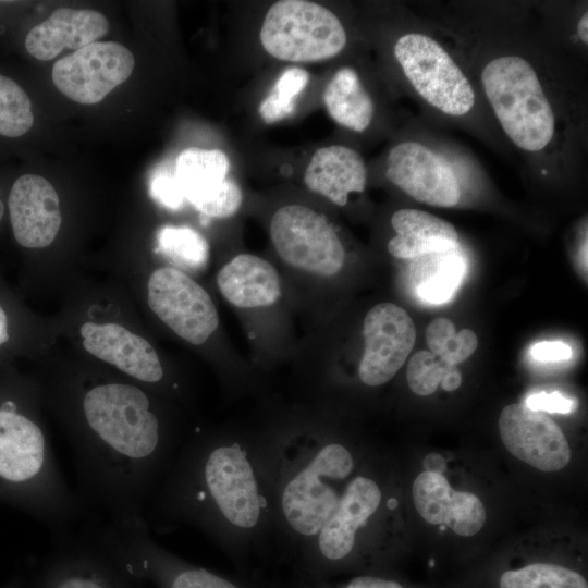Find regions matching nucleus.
Instances as JSON below:
<instances>
[{
	"instance_id": "obj_11",
	"label": "nucleus",
	"mask_w": 588,
	"mask_h": 588,
	"mask_svg": "<svg viewBox=\"0 0 588 588\" xmlns=\"http://www.w3.org/2000/svg\"><path fill=\"white\" fill-rule=\"evenodd\" d=\"M134 66V56L125 46L95 41L59 59L52 69V81L71 100L94 105L124 83Z\"/></svg>"
},
{
	"instance_id": "obj_35",
	"label": "nucleus",
	"mask_w": 588,
	"mask_h": 588,
	"mask_svg": "<svg viewBox=\"0 0 588 588\" xmlns=\"http://www.w3.org/2000/svg\"><path fill=\"white\" fill-rule=\"evenodd\" d=\"M524 404L535 411L549 413H569L575 407V402L565 397L559 392H539L529 395L524 401Z\"/></svg>"
},
{
	"instance_id": "obj_14",
	"label": "nucleus",
	"mask_w": 588,
	"mask_h": 588,
	"mask_svg": "<svg viewBox=\"0 0 588 588\" xmlns=\"http://www.w3.org/2000/svg\"><path fill=\"white\" fill-rule=\"evenodd\" d=\"M228 156L218 149L189 147L176 158L174 173L185 199L207 218H229L242 205L238 185L226 177Z\"/></svg>"
},
{
	"instance_id": "obj_8",
	"label": "nucleus",
	"mask_w": 588,
	"mask_h": 588,
	"mask_svg": "<svg viewBox=\"0 0 588 588\" xmlns=\"http://www.w3.org/2000/svg\"><path fill=\"white\" fill-rule=\"evenodd\" d=\"M93 537L105 550L123 558L130 573L149 575L161 588H254L181 561L155 541L144 517L106 522Z\"/></svg>"
},
{
	"instance_id": "obj_3",
	"label": "nucleus",
	"mask_w": 588,
	"mask_h": 588,
	"mask_svg": "<svg viewBox=\"0 0 588 588\" xmlns=\"http://www.w3.org/2000/svg\"><path fill=\"white\" fill-rule=\"evenodd\" d=\"M279 542L292 562L314 541L357 468L354 452L322 430L261 437Z\"/></svg>"
},
{
	"instance_id": "obj_24",
	"label": "nucleus",
	"mask_w": 588,
	"mask_h": 588,
	"mask_svg": "<svg viewBox=\"0 0 588 588\" xmlns=\"http://www.w3.org/2000/svg\"><path fill=\"white\" fill-rule=\"evenodd\" d=\"M323 102L333 121L354 132L365 131L372 121L373 101L352 68L335 72L324 88Z\"/></svg>"
},
{
	"instance_id": "obj_28",
	"label": "nucleus",
	"mask_w": 588,
	"mask_h": 588,
	"mask_svg": "<svg viewBox=\"0 0 588 588\" xmlns=\"http://www.w3.org/2000/svg\"><path fill=\"white\" fill-rule=\"evenodd\" d=\"M309 82V73L299 66L284 70L277 78L269 95L259 105V115L267 124L290 117L295 109L296 97Z\"/></svg>"
},
{
	"instance_id": "obj_9",
	"label": "nucleus",
	"mask_w": 588,
	"mask_h": 588,
	"mask_svg": "<svg viewBox=\"0 0 588 588\" xmlns=\"http://www.w3.org/2000/svg\"><path fill=\"white\" fill-rule=\"evenodd\" d=\"M394 56L415 90L432 107L449 115H464L475 103L467 77L432 38L409 33L400 37Z\"/></svg>"
},
{
	"instance_id": "obj_32",
	"label": "nucleus",
	"mask_w": 588,
	"mask_h": 588,
	"mask_svg": "<svg viewBox=\"0 0 588 588\" xmlns=\"http://www.w3.org/2000/svg\"><path fill=\"white\" fill-rule=\"evenodd\" d=\"M91 555L66 556L70 569L63 564L62 572L56 576L50 588H111L94 569Z\"/></svg>"
},
{
	"instance_id": "obj_2",
	"label": "nucleus",
	"mask_w": 588,
	"mask_h": 588,
	"mask_svg": "<svg viewBox=\"0 0 588 588\" xmlns=\"http://www.w3.org/2000/svg\"><path fill=\"white\" fill-rule=\"evenodd\" d=\"M78 407L71 441L84 499L107 522L145 518L181 448L137 385L93 384Z\"/></svg>"
},
{
	"instance_id": "obj_22",
	"label": "nucleus",
	"mask_w": 588,
	"mask_h": 588,
	"mask_svg": "<svg viewBox=\"0 0 588 588\" xmlns=\"http://www.w3.org/2000/svg\"><path fill=\"white\" fill-rule=\"evenodd\" d=\"M217 284L228 302L241 308L274 304L281 295L274 267L252 254H241L225 264L217 274Z\"/></svg>"
},
{
	"instance_id": "obj_19",
	"label": "nucleus",
	"mask_w": 588,
	"mask_h": 588,
	"mask_svg": "<svg viewBox=\"0 0 588 588\" xmlns=\"http://www.w3.org/2000/svg\"><path fill=\"white\" fill-rule=\"evenodd\" d=\"M84 348L130 377L158 383L164 372L154 347L144 338L118 323L85 322L81 327Z\"/></svg>"
},
{
	"instance_id": "obj_21",
	"label": "nucleus",
	"mask_w": 588,
	"mask_h": 588,
	"mask_svg": "<svg viewBox=\"0 0 588 588\" xmlns=\"http://www.w3.org/2000/svg\"><path fill=\"white\" fill-rule=\"evenodd\" d=\"M367 170L362 156L342 145L317 149L304 172L307 188L338 206L347 203L350 193H362L366 187Z\"/></svg>"
},
{
	"instance_id": "obj_7",
	"label": "nucleus",
	"mask_w": 588,
	"mask_h": 588,
	"mask_svg": "<svg viewBox=\"0 0 588 588\" xmlns=\"http://www.w3.org/2000/svg\"><path fill=\"white\" fill-rule=\"evenodd\" d=\"M259 39L275 59L309 63L339 54L346 45V33L338 16L319 3L280 0L268 9Z\"/></svg>"
},
{
	"instance_id": "obj_33",
	"label": "nucleus",
	"mask_w": 588,
	"mask_h": 588,
	"mask_svg": "<svg viewBox=\"0 0 588 588\" xmlns=\"http://www.w3.org/2000/svg\"><path fill=\"white\" fill-rule=\"evenodd\" d=\"M149 192L154 200L170 210L181 209L186 200L174 170L168 168H160L155 171L151 176Z\"/></svg>"
},
{
	"instance_id": "obj_18",
	"label": "nucleus",
	"mask_w": 588,
	"mask_h": 588,
	"mask_svg": "<svg viewBox=\"0 0 588 588\" xmlns=\"http://www.w3.org/2000/svg\"><path fill=\"white\" fill-rule=\"evenodd\" d=\"M413 501L429 524L446 525L455 534L470 537L486 522V510L477 495L455 491L443 475L422 471L413 482Z\"/></svg>"
},
{
	"instance_id": "obj_34",
	"label": "nucleus",
	"mask_w": 588,
	"mask_h": 588,
	"mask_svg": "<svg viewBox=\"0 0 588 588\" xmlns=\"http://www.w3.org/2000/svg\"><path fill=\"white\" fill-rule=\"evenodd\" d=\"M285 588H407L402 581L385 576L383 573L370 572L362 573L344 583H332L328 580L319 581H297L294 580Z\"/></svg>"
},
{
	"instance_id": "obj_4",
	"label": "nucleus",
	"mask_w": 588,
	"mask_h": 588,
	"mask_svg": "<svg viewBox=\"0 0 588 588\" xmlns=\"http://www.w3.org/2000/svg\"><path fill=\"white\" fill-rule=\"evenodd\" d=\"M0 502L58 537L68 534L82 512L41 425L13 397L0 401Z\"/></svg>"
},
{
	"instance_id": "obj_15",
	"label": "nucleus",
	"mask_w": 588,
	"mask_h": 588,
	"mask_svg": "<svg viewBox=\"0 0 588 588\" xmlns=\"http://www.w3.org/2000/svg\"><path fill=\"white\" fill-rule=\"evenodd\" d=\"M498 427L507 451L541 471L561 470L571 460L563 431L544 412L510 404L502 409Z\"/></svg>"
},
{
	"instance_id": "obj_29",
	"label": "nucleus",
	"mask_w": 588,
	"mask_h": 588,
	"mask_svg": "<svg viewBox=\"0 0 588 588\" xmlns=\"http://www.w3.org/2000/svg\"><path fill=\"white\" fill-rule=\"evenodd\" d=\"M33 123L29 97L16 82L0 73V135L22 136Z\"/></svg>"
},
{
	"instance_id": "obj_16",
	"label": "nucleus",
	"mask_w": 588,
	"mask_h": 588,
	"mask_svg": "<svg viewBox=\"0 0 588 588\" xmlns=\"http://www.w3.org/2000/svg\"><path fill=\"white\" fill-rule=\"evenodd\" d=\"M385 176L415 200L430 206L453 207L461 197L449 163L416 142H404L390 150Z\"/></svg>"
},
{
	"instance_id": "obj_37",
	"label": "nucleus",
	"mask_w": 588,
	"mask_h": 588,
	"mask_svg": "<svg viewBox=\"0 0 588 588\" xmlns=\"http://www.w3.org/2000/svg\"><path fill=\"white\" fill-rule=\"evenodd\" d=\"M422 466L425 471L443 475L446 469V461L441 454L432 452L425 456Z\"/></svg>"
},
{
	"instance_id": "obj_41",
	"label": "nucleus",
	"mask_w": 588,
	"mask_h": 588,
	"mask_svg": "<svg viewBox=\"0 0 588 588\" xmlns=\"http://www.w3.org/2000/svg\"><path fill=\"white\" fill-rule=\"evenodd\" d=\"M3 213H4V205H3V203H2V200L0 198V221H1L2 217H3Z\"/></svg>"
},
{
	"instance_id": "obj_38",
	"label": "nucleus",
	"mask_w": 588,
	"mask_h": 588,
	"mask_svg": "<svg viewBox=\"0 0 588 588\" xmlns=\"http://www.w3.org/2000/svg\"><path fill=\"white\" fill-rule=\"evenodd\" d=\"M462 383V376L456 366H449L442 380L441 385L445 391H454Z\"/></svg>"
},
{
	"instance_id": "obj_17",
	"label": "nucleus",
	"mask_w": 588,
	"mask_h": 588,
	"mask_svg": "<svg viewBox=\"0 0 588 588\" xmlns=\"http://www.w3.org/2000/svg\"><path fill=\"white\" fill-rule=\"evenodd\" d=\"M12 231L17 243L27 248H42L52 243L61 225L59 197L42 176H20L8 199Z\"/></svg>"
},
{
	"instance_id": "obj_20",
	"label": "nucleus",
	"mask_w": 588,
	"mask_h": 588,
	"mask_svg": "<svg viewBox=\"0 0 588 588\" xmlns=\"http://www.w3.org/2000/svg\"><path fill=\"white\" fill-rule=\"evenodd\" d=\"M107 17L94 10L60 8L34 26L25 38L27 52L37 60L48 61L63 49H79L109 32Z\"/></svg>"
},
{
	"instance_id": "obj_25",
	"label": "nucleus",
	"mask_w": 588,
	"mask_h": 588,
	"mask_svg": "<svg viewBox=\"0 0 588 588\" xmlns=\"http://www.w3.org/2000/svg\"><path fill=\"white\" fill-rule=\"evenodd\" d=\"M498 588H588L586 577L575 568L552 562H532L503 571Z\"/></svg>"
},
{
	"instance_id": "obj_6",
	"label": "nucleus",
	"mask_w": 588,
	"mask_h": 588,
	"mask_svg": "<svg viewBox=\"0 0 588 588\" xmlns=\"http://www.w3.org/2000/svg\"><path fill=\"white\" fill-rule=\"evenodd\" d=\"M481 81L503 131L517 147L537 151L551 142L554 114L535 70L525 59H493L485 66Z\"/></svg>"
},
{
	"instance_id": "obj_23",
	"label": "nucleus",
	"mask_w": 588,
	"mask_h": 588,
	"mask_svg": "<svg viewBox=\"0 0 588 588\" xmlns=\"http://www.w3.org/2000/svg\"><path fill=\"white\" fill-rule=\"evenodd\" d=\"M396 235L388 243L389 253L402 259L453 250L458 234L448 221L418 209H400L391 218Z\"/></svg>"
},
{
	"instance_id": "obj_13",
	"label": "nucleus",
	"mask_w": 588,
	"mask_h": 588,
	"mask_svg": "<svg viewBox=\"0 0 588 588\" xmlns=\"http://www.w3.org/2000/svg\"><path fill=\"white\" fill-rule=\"evenodd\" d=\"M365 348L358 367L368 387L389 382L401 369L416 341L415 324L405 309L384 302L373 306L364 320Z\"/></svg>"
},
{
	"instance_id": "obj_5",
	"label": "nucleus",
	"mask_w": 588,
	"mask_h": 588,
	"mask_svg": "<svg viewBox=\"0 0 588 588\" xmlns=\"http://www.w3.org/2000/svg\"><path fill=\"white\" fill-rule=\"evenodd\" d=\"M383 495L375 478L363 474L353 476L317 537L292 562L294 580H328L345 569L360 566V536L377 517Z\"/></svg>"
},
{
	"instance_id": "obj_27",
	"label": "nucleus",
	"mask_w": 588,
	"mask_h": 588,
	"mask_svg": "<svg viewBox=\"0 0 588 588\" xmlns=\"http://www.w3.org/2000/svg\"><path fill=\"white\" fill-rule=\"evenodd\" d=\"M426 341L430 352L451 366L466 360L476 351L478 338L470 329L456 332L448 318H436L427 327Z\"/></svg>"
},
{
	"instance_id": "obj_1",
	"label": "nucleus",
	"mask_w": 588,
	"mask_h": 588,
	"mask_svg": "<svg viewBox=\"0 0 588 588\" xmlns=\"http://www.w3.org/2000/svg\"><path fill=\"white\" fill-rule=\"evenodd\" d=\"M149 528L192 527L243 571L279 542L261 437H196L180 449L150 501ZM280 543V542H279Z\"/></svg>"
},
{
	"instance_id": "obj_10",
	"label": "nucleus",
	"mask_w": 588,
	"mask_h": 588,
	"mask_svg": "<svg viewBox=\"0 0 588 588\" xmlns=\"http://www.w3.org/2000/svg\"><path fill=\"white\" fill-rule=\"evenodd\" d=\"M271 242L290 266L324 275L342 269L345 252L326 217L303 205L279 208L270 222Z\"/></svg>"
},
{
	"instance_id": "obj_12",
	"label": "nucleus",
	"mask_w": 588,
	"mask_h": 588,
	"mask_svg": "<svg viewBox=\"0 0 588 588\" xmlns=\"http://www.w3.org/2000/svg\"><path fill=\"white\" fill-rule=\"evenodd\" d=\"M151 310L179 336L198 345L217 329L219 317L210 295L185 272L163 267L148 281Z\"/></svg>"
},
{
	"instance_id": "obj_39",
	"label": "nucleus",
	"mask_w": 588,
	"mask_h": 588,
	"mask_svg": "<svg viewBox=\"0 0 588 588\" xmlns=\"http://www.w3.org/2000/svg\"><path fill=\"white\" fill-rule=\"evenodd\" d=\"M9 340L8 318L4 309L0 306V346Z\"/></svg>"
},
{
	"instance_id": "obj_30",
	"label": "nucleus",
	"mask_w": 588,
	"mask_h": 588,
	"mask_svg": "<svg viewBox=\"0 0 588 588\" xmlns=\"http://www.w3.org/2000/svg\"><path fill=\"white\" fill-rule=\"evenodd\" d=\"M439 254L434 267L417 284V294L429 303L440 304L450 299L463 277V259L455 254Z\"/></svg>"
},
{
	"instance_id": "obj_31",
	"label": "nucleus",
	"mask_w": 588,
	"mask_h": 588,
	"mask_svg": "<svg viewBox=\"0 0 588 588\" xmlns=\"http://www.w3.org/2000/svg\"><path fill=\"white\" fill-rule=\"evenodd\" d=\"M449 366L451 365H446L431 352H417L407 365L406 379L409 389L421 396L432 394Z\"/></svg>"
},
{
	"instance_id": "obj_40",
	"label": "nucleus",
	"mask_w": 588,
	"mask_h": 588,
	"mask_svg": "<svg viewBox=\"0 0 588 588\" xmlns=\"http://www.w3.org/2000/svg\"><path fill=\"white\" fill-rule=\"evenodd\" d=\"M577 33L580 39L587 44L588 42V14L585 13L577 25Z\"/></svg>"
},
{
	"instance_id": "obj_26",
	"label": "nucleus",
	"mask_w": 588,
	"mask_h": 588,
	"mask_svg": "<svg viewBox=\"0 0 588 588\" xmlns=\"http://www.w3.org/2000/svg\"><path fill=\"white\" fill-rule=\"evenodd\" d=\"M157 252L186 270H199L208 261L206 238L188 226L164 225L157 233Z\"/></svg>"
},
{
	"instance_id": "obj_36",
	"label": "nucleus",
	"mask_w": 588,
	"mask_h": 588,
	"mask_svg": "<svg viewBox=\"0 0 588 588\" xmlns=\"http://www.w3.org/2000/svg\"><path fill=\"white\" fill-rule=\"evenodd\" d=\"M530 353L539 362H558L568 359L572 348L562 342H540L532 346Z\"/></svg>"
}]
</instances>
